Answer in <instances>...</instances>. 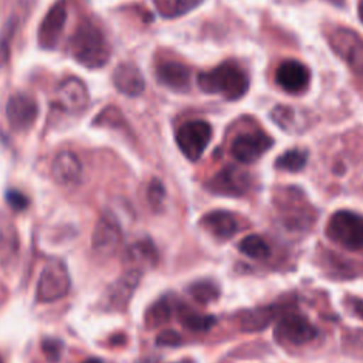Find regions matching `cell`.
<instances>
[{
  "instance_id": "obj_22",
  "label": "cell",
  "mask_w": 363,
  "mask_h": 363,
  "mask_svg": "<svg viewBox=\"0 0 363 363\" xmlns=\"http://www.w3.org/2000/svg\"><path fill=\"white\" fill-rule=\"evenodd\" d=\"M18 235L13 224H0V261L3 265H13L18 257Z\"/></svg>"
},
{
  "instance_id": "obj_4",
  "label": "cell",
  "mask_w": 363,
  "mask_h": 363,
  "mask_svg": "<svg viewBox=\"0 0 363 363\" xmlns=\"http://www.w3.org/2000/svg\"><path fill=\"white\" fill-rule=\"evenodd\" d=\"M71 279L64 262L54 259L48 262L37 281L35 299L40 303H50L64 298L69 292Z\"/></svg>"
},
{
  "instance_id": "obj_9",
  "label": "cell",
  "mask_w": 363,
  "mask_h": 363,
  "mask_svg": "<svg viewBox=\"0 0 363 363\" xmlns=\"http://www.w3.org/2000/svg\"><path fill=\"white\" fill-rule=\"evenodd\" d=\"M91 244L94 252L101 257L115 254L122 244V230L118 221L108 214L99 217L94 227Z\"/></svg>"
},
{
  "instance_id": "obj_16",
  "label": "cell",
  "mask_w": 363,
  "mask_h": 363,
  "mask_svg": "<svg viewBox=\"0 0 363 363\" xmlns=\"http://www.w3.org/2000/svg\"><path fill=\"white\" fill-rule=\"evenodd\" d=\"M52 179L61 186H74L81 180L82 164L72 152H60L51 163Z\"/></svg>"
},
{
  "instance_id": "obj_11",
  "label": "cell",
  "mask_w": 363,
  "mask_h": 363,
  "mask_svg": "<svg viewBox=\"0 0 363 363\" xmlns=\"http://www.w3.org/2000/svg\"><path fill=\"white\" fill-rule=\"evenodd\" d=\"M274 140L264 132H252L238 135L231 143V155L240 163L248 164L258 160L271 149Z\"/></svg>"
},
{
  "instance_id": "obj_10",
  "label": "cell",
  "mask_w": 363,
  "mask_h": 363,
  "mask_svg": "<svg viewBox=\"0 0 363 363\" xmlns=\"http://www.w3.org/2000/svg\"><path fill=\"white\" fill-rule=\"evenodd\" d=\"M6 118L13 129L27 130L38 118V104L27 94H14L6 104Z\"/></svg>"
},
{
  "instance_id": "obj_14",
  "label": "cell",
  "mask_w": 363,
  "mask_h": 363,
  "mask_svg": "<svg viewBox=\"0 0 363 363\" xmlns=\"http://www.w3.org/2000/svg\"><path fill=\"white\" fill-rule=\"evenodd\" d=\"M142 278V271L138 268H128L106 291V305L111 309L122 311L130 301L139 281Z\"/></svg>"
},
{
  "instance_id": "obj_36",
  "label": "cell",
  "mask_w": 363,
  "mask_h": 363,
  "mask_svg": "<svg viewBox=\"0 0 363 363\" xmlns=\"http://www.w3.org/2000/svg\"><path fill=\"white\" fill-rule=\"evenodd\" d=\"M82 363H102V362L99 359H96V357H89V359L84 360Z\"/></svg>"
},
{
  "instance_id": "obj_15",
  "label": "cell",
  "mask_w": 363,
  "mask_h": 363,
  "mask_svg": "<svg viewBox=\"0 0 363 363\" xmlns=\"http://www.w3.org/2000/svg\"><path fill=\"white\" fill-rule=\"evenodd\" d=\"M88 89L78 78H67L57 88V104L68 113H81L88 106Z\"/></svg>"
},
{
  "instance_id": "obj_28",
  "label": "cell",
  "mask_w": 363,
  "mask_h": 363,
  "mask_svg": "<svg viewBox=\"0 0 363 363\" xmlns=\"http://www.w3.org/2000/svg\"><path fill=\"white\" fill-rule=\"evenodd\" d=\"M189 294L200 303H208L218 298L220 289L211 281H197L189 286Z\"/></svg>"
},
{
  "instance_id": "obj_13",
  "label": "cell",
  "mask_w": 363,
  "mask_h": 363,
  "mask_svg": "<svg viewBox=\"0 0 363 363\" xmlns=\"http://www.w3.org/2000/svg\"><path fill=\"white\" fill-rule=\"evenodd\" d=\"M275 81L285 92L301 94L308 88L311 74L305 64L296 60H286L278 65Z\"/></svg>"
},
{
  "instance_id": "obj_34",
  "label": "cell",
  "mask_w": 363,
  "mask_h": 363,
  "mask_svg": "<svg viewBox=\"0 0 363 363\" xmlns=\"http://www.w3.org/2000/svg\"><path fill=\"white\" fill-rule=\"evenodd\" d=\"M182 343V336L172 329L163 330L157 335L156 337V345L157 346H164V347H176Z\"/></svg>"
},
{
  "instance_id": "obj_24",
  "label": "cell",
  "mask_w": 363,
  "mask_h": 363,
  "mask_svg": "<svg viewBox=\"0 0 363 363\" xmlns=\"http://www.w3.org/2000/svg\"><path fill=\"white\" fill-rule=\"evenodd\" d=\"M201 0H155V6L160 16L166 18L179 17L194 9Z\"/></svg>"
},
{
  "instance_id": "obj_25",
  "label": "cell",
  "mask_w": 363,
  "mask_h": 363,
  "mask_svg": "<svg viewBox=\"0 0 363 363\" xmlns=\"http://www.w3.org/2000/svg\"><path fill=\"white\" fill-rule=\"evenodd\" d=\"M238 250L244 255H247L250 258H254V259L267 258L271 252L269 245L267 244V241L262 237L255 235V234L244 237L238 244Z\"/></svg>"
},
{
  "instance_id": "obj_18",
  "label": "cell",
  "mask_w": 363,
  "mask_h": 363,
  "mask_svg": "<svg viewBox=\"0 0 363 363\" xmlns=\"http://www.w3.org/2000/svg\"><path fill=\"white\" fill-rule=\"evenodd\" d=\"M157 81L176 92H184L190 88V71L189 68L177 61H167L156 69Z\"/></svg>"
},
{
  "instance_id": "obj_12",
  "label": "cell",
  "mask_w": 363,
  "mask_h": 363,
  "mask_svg": "<svg viewBox=\"0 0 363 363\" xmlns=\"http://www.w3.org/2000/svg\"><path fill=\"white\" fill-rule=\"evenodd\" d=\"M65 20H67L65 3L58 1L47 11V14L40 23L37 40L41 48L51 50L58 44L65 27Z\"/></svg>"
},
{
  "instance_id": "obj_8",
  "label": "cell",
  "mask_w": 363,
  "mask_h": 363,
  "mask_svg": "<svg viewBox=\"0 0 363 363\" xmlns=\"http://www.w3.org/2000/svg\"><path fill=\"white\" fill-rule=\"evenodd\" d=\"M250 187V174L237 166H225L217 172L207 183V189L214 194L240 197Z\"/></svg>"
},
{
  "instance_id": "obj_32",
  "label": "cell",
  "mask_w": 363,
  "mask_h": 363,
  "mask_svg": "<svg viewBox=\"0 0 363 363\" xmlns=\"http://www.w3.org/2000/svg\"><path fill=\"white\" fill-rule=\"evenodd\" d=\"M6 201L14 211H23L28 207V197L18 190L10 189L6 193Z\"/></svg>"
},
{
  "instance_id": "obj_38",
  "label": "cell",
  "mask_w": 363,
  "mask_h": 363,
  "mask_svg": "<svg viewBox=\"0 0 363 363\" xmlns=\"http://www.w3.org/2000/svg\"><path fill=\"white\" fill-rule=\"evenodd\" d=\"M329 1H332L336 6H342L343 4V0H329Z\"/></svg>"
},
{
  "instance_id": "obj_6",
  "label": "cell",
  "mask_w": 363,
  "mask_h": 363,
  "mask_svg": "<svg viewBox=\"0 0 363 363\" xmlns=\"http://www.w3.org/2000/svg\"><path fill=\"white\" fill-rule=\"evenodd\" d=\"M332 50L356 74H363V38L349 28H336L330 34Z\"/></svg>"
},
{
  "instance_id": "obj_23",
  "label": "cell",
  "mask_w": 363,
  "mask_h": 363,
  "mask_svg": "<svg viewBox=\"0 0 363 363\" xmlns=\"http://www.w3.org/2000/svg\"><path fill=\"white\" fill-rule=\"evenodd\" d=\"M176 312H177V319L183 325V328L191 332H207L217 323L214 316L201 315L183 305H179Z\"/></svg>"
},
{
  "instance_id": "obj_35",
  "label": "cell",
  "mask_w": 363,
  "mask_h": 363,
  "mask_svg": "<svg viewBox=\"0 0 363 363\" xmlns=\"http://www.w3.org/2000/svg\"><path fill=\"white\" fill-rule=\"evenodd\" d=\"M350 305H352V308H353L354 313L363 319V299H359V298H352V301H350Z\"/></svg>"
},
{
  "instance_id": "obj_2",
  "label": "cell",
  "mask_w": 363,
  "mask_h": 363,
  "mask_svg": "<svg viewBox=\"0 0 363 363\" xmlns=\"http://www.w3.org/2000/svg\"><path fill=\"white\" fill-rule=\"evenodd\" d=\"M69 52L86 68H101L111 57V45L102 30L91 21L81 23L69 40Z\"/></svg>"
},
{
  "instance_id": "obj_5",
  "label": "cell",
  "mask_w": 363,
  "mask_h": 363,
  "mask_svg": "<svg viewBox=\"0 0 363 363\" xmlns=\"http://www.w3.org/2000/svg\"><path fill=\"white\" fill-rule=\"evenodd\" d=\"M213 129L206 121H189L176 132V143L180 152L191 162L199 160L211 140Z\"/></svg>"
},
{
  "instance_id": "obj_29",
  "label": "cell",
  "mask_w": 363,
  "mask_h": 363,
  "mask_svg": "<svg viewBox=\"0 0 363 363\" xmlns=\"http://www.w3.org/2000/svg\"><path fill=\"white\" fill-rule=\"evenodd\" d=\"M16 26H17L16 18H10L4 24V27L0 33V65L7 60V55L10 52V44H11L13 34L16 31Z\"/></svg>"
},
{
  "instance_id": "obj_7",
  "label": "cell",
  "mask_w": 363,
  "mask_h": 363,
  "mask_svg": "<svg viewBox=\"0 0 363 363\" xmlns=\"http://www.w3.org/2000/svg\"><path fill=\"white\" fill-rule=\"evenodd\" d=\"M275 339L291 345H303L318 336V329L299 313H286L275 325Z\"/></svg>"
},
{
  "instance_id": "obj_26",
  "label": "cell",
  "mask_w": 363,
  "mask_h": 363,
  "mask_svg": "<svg viewBox=\"0 0 363 363\" xmlns=\"http://www.w3.org/2000/svg\"><path fill=\"white\" fill-rule=\"evenodd\" d=\"M308 162V152L306 150H301V149H291L284 152L281 156L277 157L275 160V166L281 170H286V172H299L305 167Z\"/></svg>"
},
{
  "instance_id": "obj_20",
  "label": "cell",
  "mask_w": 363,
  "mask_h": 363,
  "mask_svg": "<svg viewBox=\"0 0 363 363\" xmlns=\"http://www.w3.org/2000/svg\"><path fill=\"white\" fill-rule=\"evenodd\" d=\"M278 311L279 308L277 306H261L244 311L240 316V325L247 332L261 330L267 328L278 316Z\"/></svg>"
},
{
  "instance_id": "obj_3",
  "label": "cell",
  "mask_w": 363,
  "mask_h": 363,
  "mask_svg": "<svg viewBox=\"0 0 363 363\" xmlns=\"http://www.w3.org/2000/svg\"><path fill=\"white\" fill-rule=\"evenodd\" d=\"M328 237L346 250L363 248V217L349 211L339 210L333 213L326 225Z\"/></svg>"
},
{
  "instance_id": "obj_31",
  "label": "cell",
  "mask_w": 363,
  "mask_h": 363,
  "mask_svg": "<svg viewBox=\"0 0 363 363\" xmlns=\"http://www.w3.org/2000/svg\"><path fill=\"white\" fill-rule=\"evenodd\" d=\"M294 109L288 106H275L271 111L272 121L282 129H288V126L294 122Z\"/></svg>"
},
{
  "instance_id": "obj_33",
  "label": "cell",
  "mask_w": 363,
  "mask_h": 363,
  "mask_svg": "<svg viewBox=\"0 0 363 363\" xmlns=\"http://www.w3.org/2000/svg\"><path fill=\"white\" fill-rule=\"evenodd\" d=\"M41 350L50 362H57L61 356L62 343L57 339H44L41 342Z\"/></svg>"
},
{
  "instance_id": "obj_37",
  "label": "cell",
  "mask_w": 363,
  "mask_h": 363,
  "mask_svg": "<svg viewBox=\"0 0 363 363\" xmlns=\"http://www.w3.org/2000/svg\"><path fill=\"white\" fill-rule=\"evenodd\" d=\"M359 18H360V21L363 23V0H362L360 4H359Z\"/></svg>"
},
{
  "instance_id": "obj_19",
  "label": "cell",
  "mask_w": 363,
  "mask_h": 363,
  "mask_svg": "<svg viewBox=\"0 0 363 363\" xmlns=\"http://www.w3.org/2000/svg\"><path fill=\"white\" fill-rule=\"evenodd\" d=\"M200 225L218 240H228L238 230L235 217L225 210H214L204 214L200 218Z\"/></svg>"
},
{
  "instance_id": "obj_17",
  "label": "cell",
  "mask_w": 363,
  "mask_h": 363,
  "mask_svg": "<svg viewBox=\"0 0 363 363\" xmlns=\"http://www.w3.org/2000/svg\"><path fill=\"white\" fill-rule=\"evenodd\" d=\"M115 88L126 96H139L145 91V79L132 62H121L112 75Z\"/></svg>"
},
{
  "instance_id": "obj_27",
  "label": "cell",
  "mask_w": 363,
  "mask_h": 363,
  "mask_svg": "<svg viewBox=\"0 0 363 363\" xmlns=\"http://www.w3.org/2000/svg\"><path fill=\"white\" fill-rule=\"evenodd\" d=\"M172 315V305L166 298L156 301L147 311L145 316V322L149 328H156L162 323H166Z\"/></svg>"
},
{
  "instance_id": "obj_21",
  "label": "cell",
  "mask_w": 363,
  "mask_h": 363,
  "mask_svg": "<svg viewBox=\"0 0 363 363\" xmlns=\"http://www.w3.org/2000/svg\"><path fill=\"white\" fill-rule=\"evenodd\" d=\"M157 261V251L155 245L150 241H138L132 244L126 252H125V262L130 265V268H138L140 267H152ZM142 271V269H140Z\"/></svg>"
},
{
  "instance_id": "obj_39",
  "label": "cell",
  "mask_w": 363,
  "mask_h": 363,
  "mask_svg": "<svg viewBox=\"0 0 363 363\" xmlns=\"http://www.w3.org/2000/svg\"><path fill=\"white\" fill-rule=\"evenodd\" d=\"M0 363H4V362H3V357H1V356H0Z\"/></svg>"
},
{
  "instance_id": "obj_30",
  "label": "cell",
  "mask_w": 363,
  "mask_h": 363,
  "mask_svg": "<svg viewBox=\"0 0 363 363\" xmlns=\"http://www.w3.org/2000/svg\"><path fill=\"white\" fill-rule=\"evenodd\" d=\"M164 194H166V190L163 183L159 179H152L147 186V200L153 208L157 210L162 206Z\"/></svg>"
},
{
  "instance_id": "obj_1",
  "label": "cell",
  "mask_w": 363,
  "mask_h": 363,
  "mask_svg": "<svg viewBox=\"0 0 363 363\" xmlns=\"http://www.w3.org/2000/svg\"><path fill=\"white\" fill-rule=\"evenodd\" d=\"M197 85L206 94H218L228 101L242 98L250 88L247 72L234 61H224L197 75Z\"/></svg>"
}]
</instances>
